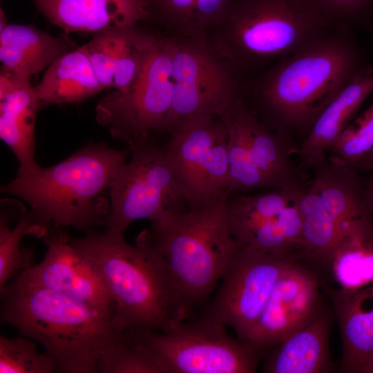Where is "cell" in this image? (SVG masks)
Here are the masks:
<instances>
[{
	"mask_svg": "<svg viewBox=\"0 0 373 373\" xmlns=\"http://www.w3.org/2000/svg\"><path fill=\"white\" fill-rule=\"evenodd\" d=\"M200 0H146L149 19L171 37H193V22Z\"/></svg>",
	"mask_w": 373,
	"mask_h": 373,
	"instance_id": "cell-31",
	"label": "cell"
},
{
	"mask_svg": "<svg viewBox=\"0 0 373 373\" xmlns=\"http://www.w3.org/2000/svg\"><path fill=\"white\" fill-rule=\"evenodd\" d=\"M173 93L170 41L158 32L136 82L124 93L114 90L101 99L95 108L96 120L132 149L166 132Z\"/></svg>",
	"mask_w": 373,
	"mask_h": 373,
	"instance_id": "cell-10",
	"label": "cell"
},
{
	"mask_svg": "<svg viewBox=\"0 0 373 373\" xmlns=\"http://www.w3.org/2000/svg\"><path fill=\"white\" fill-rule=\"evenodd\" d=\"M71 244L97 269L114 304L112 325L118 332L131 328L167 329L172 321L167 291L149 247L127 242L124 233L89 231Z\"/></svg>",
	"mask_w": 373,
	"mask_h": 373,
	"instance_id": "cell-6",
	"label": "cell"
},
{
	"mask_svg": "<svg viewBox=\"0 0 373 373\" xmlns=\"http://www.w3.org/2000/svg\"><path fill=\"white\" fill-rule=\"evenodd\" d=\"M292 261L241 247L200 316L231 327L237 338L245 341L278 280Z\"/></svg>",
	"mask_w": 373,
	"mask_h": 373,
	"instance_id": "cell-15",
	"label": "cell"
},
{
	"mask_svg": "<svg viewBox=\"0 0 373 373\" xmlns=\"http://www.w3.org/2000/svg\"><path fill=\"white\" fill-rule=\"evenodd\" d=\"M65 34H93L126 28L148 21L146 0H32Z\"/></svg>",
	"mask_w": 373,
	"mask_h": 373,
	"instance_id": "cell-18",
	"label": "cell"
},
{
	"mask_svg": "<svg viewBox=\"0 0 373 373\" xmlns=\"http://www.w3.org/2000/svg\"><path fill=\"white\" fill-rule=\"evenodd\" d=\"M372 44L373 45V32H372Z\"/></svg>",
	"mask_w": 373,
	"mask_h": 373,
	"instance_id": "cell-38",
	"label": "cell"
},
{
	"mask_svg": "<svg viewBox=\"0 0 373 373\" xmlns=\"http://www.w3.org/2000/svg\"><path fill=\"white\" fill-rule=\"evenodd\" d=\"M331 315L325 307L266 356V373H327L334 365L329 348Z\"/></svg>",
	"mask_w": 373,
	"mask_h": 373,
	"instance_id": "cell-22",
	"label": "cell"
},
{
	"mask_svg": "<svg viewBox=\"0 0 373 373\" xmlns=\"http://www.w3.org/2000/svg\"><path fill=\"white\" fill-rule=\"evenodd\" d=\"M322 265L336 287L356 289L373 284V221L368 211L349 223Z\"/></svg>",
	"mask_w": 373,
	"mask_h": 373,
	"instance_id": "cell-24",
	"label": "cell"
},
{
	"mask_svg": "<svg viewBox=\"0 0 373 373\" xmlns=\"http://www.w3.org/2000/svg\"><path fill=\"white\" fill-rule=\"evenodd\" d=\"M323 308L318 276L294 260L278 280L245 342L264 352L300 329Z\"/></svg>",
	"mask_w": 373,
	"mask_h": 373,
	"instance_id": "cell-16",
	"label": "cell"
},
{
	"mask_svg": "<svg viewBox=\"0 0 373 373\" xmlns=\"http://www.w3.org/2000/svg\"><path fill=\"white\" fill-rule=\"evenodd\" d=\"M97 367L102 373H166L157 358L128 330L100 349Z\"/></svg>",
	"mask_w": 373,
	"mask_h": 373,
	"instance_id": "cell-26",
	"label": "cell"
},
{
	"mask_svg": "<svg viewBox=\"0 0 373 373\" xmlns=\"http://www.w3.org/2000/svg\"><path fill=\"white\" fill-rule=\"evenodd\" d=\"M9 24L2 8L0 9V31L4 29Z\"/></svg>",
	"mask_w": 373,
	"mask_h": 373,
	"instance_id": "cell-37",
	"label": "cell"
},
{
	"mask_svg": "<svg viewBox=\"0 0 373 373\" xmlns=\"http://www.w3.org/2000/svg\"><path fill=\"white\" fill-rule=\"evenodd\" d=\"M342 339L340 370L361 373L373 355V284L356 289L326 288Z\"/></svg>",
	"mask_w": 373,
	"mask_h": 373,
	"instance_id": "cell-21",
	"label": "cell"
},
{
	"mask_svg": "<svg viewBox=\"0 0 373 373\" xmlns=\"http://www.w3.org/2000/svg\"><path fill=\"white\" fill-rule=\"evenodd\" d=\"M59 230L45 236L44 259L21 274L30 281L90 306L114 312V304L93 264Z\"/></svg>",
	"mask_w": 373,
	"mask_h": 373,
	"instance_id": "cell-17",
	"label": "cell"
},
{
	"mask_svg": "<svg viewBox=\"0 0 373 373\" xmlns=\"http://www.w3.org/2000/svg\"><path fill=\"white\" fill-rule=\"evenodd\" d=\"M168 37L173 84L169 133L189 117L219 115L240 94L242 81L204 37Z\"/></svg>",
	"mask_w": 373,
	"mask_h": 373,
	"instance_id": "cell-11",
	"label": "cell"
},
{
	"mask_svg": "<svg viewBox=\"0 0 373 373\" xmlns=\"http://www.w3.org/2000/svg\"><path fill=\"white\" fill-rule=\"evenodd\" d=\"M373 169V155L360 164L356 168L357 171H370Z\"/></svg>",
	"mask_w": 373,
	"mask_h": 373,
	"instance_id": "cell-35",
	"label": "cell"
},
{
	"mask_svg": "<svg viewBox=\"0 0 373 373\" xmlns=\"http://www.w3.org/2000/svg\"><path fill=\"white\" fill-rule=\"evenodd\" d=\"M169 134L164 146L190 206L230 194L228 133L218 115L189 117Z\"/></svg>",
	"mask_w": 373,
	"mask_h": 373,
	"instance_id": "cell-13",
	"label": "cell"
},
{
	"mask_svg": "<svg viewBox=\"0 0 373 373\" xmlns=\"http://www.w3.org/2000/svg\"><path fill=\"white\" fill-rule=\"evenodd\" d=\"M65 37H55L35 27L9 23L0 31L1 72L31 76L74 50Z\"/></svg>",
	"mask_w": 373,
	"mask_h": 373,
	"instance_id": "cell-23",
	"label": "cell"
},
{
	"mask_svg": "<svg viewBox=\"0 0 373 373\" xmlns=\"http://www.w3.org/2000/svg\"><path fill=\"white\" fill-rule=\"evenodd\" d=\"M48 231L38 225L30 214L25 211L16 225L11 229L8 218L1 213L0 220V289L3 288L19 270L29 267L32 253L21 247L25 235L45 236Z\"/></svg>",
	"mask_w": 373,
	"mask_h": 373,
	"instance_id": "cell-27",
	"label": "cell"
},
{
	"mask_svg": "<svg viewBox=\"0 0 373 373\" xmlns=\"http://www.w3.org/2000/svg\"><path fill=\"white\" fill-rule=\"evenodd\" d=\"M1 319L41 344L57 372H97V354L121 332L113 311L90 306L34 283L21 273L1 289Z\"/></svg>",
	"mask_w": 373,
	"mask_h": 373,
	"instance_id": "cell-5",
	"label": "cell"
},
{
	"mask_svg": "<svg viewBox=\"0 0 373 373\" xmlns=\"http://www.w3.org/2000/svg\"><path fill=\"white\" fill-rule=\"evenodd\" d=\"M40 109L30 78L0 73V138L16 156L20 169L37 164L35 123Z\"/></svg>",
	"mask_w": 373,
	"mask_h": 373,
	"instance_id": "cell-20",
	"label": "cell"
},
{
	"mask_svg": "<svg viewBox=\"0 0 373 373\" xmlns=\"http://www.w3.org/2000/svg\"><path fill=\"white\" fill-rule=\"evenodd\" d=\"M361 373H373V355L363 367Z\"/></svg>",
	"mask_w": 373,
	"mask_h": 373,
	"instance_id": "cell-36",
	"label": "cell"
},
{
	"mask_svg": "<svg viewBox=\"0 0 373 373\" xmlns=\"http://www.w3.org/2000/svg\"><path fill=\"white\" fill-rule=\"evenodd\" d=\"M226 327L200 316L172 321L163 331H128L157 358L166 373L255 372L263 352L231 337Z\"/></svg>",
	"mask_w": 373,
	"mask_h": 373,
	"instance_id": "cell-7",
	"label": "cell"
},
{
	"mask_svg": "<svg viewBox=\"0 0 373 373\" xmlns=\"http://www.w3.org/2000/svg\"><path fill=\"white\" fill-rule=\"evenodd\" d=\"M224 195L152 222L136 241L152 251L169 297L172 321L207 303L242 245L232 236Z\"/></svg>",
	"mask_w": 373,
	"mask_h": 373,
	"instance_id": "cell-2",
	"label": "cell"
},
{
	"mask_svg": "<svg viewBox=\"0 0 373 373\" xmlns=\"http://www.w3.org/2000/svg\"><path fill=\"white\" fill-rule=\"evenodd\" d=\"M135 25L124 29L115 62L113 89L128 90L142 73L157 32Z\"/></svg>",
	"mask_w": 373,
	"mask_h": 373,
	"instance_id": "cell-28",
	"label": "cell"
},
{
	"mask_svg": "<svg viewBox=\"0 0 373 373\" xmlns=\"http://www.w3.org/2000/svg\"><path fill=\"white\" fill-rule=\"evenodd\" d=\"M333 26H373V0H309Z\"/></svg>",
	"mask_w": 373,
	"mask_h": 373,
	"instance_id": "cell-33",
	"label": "cell"
},
{
	"mask_svg": "<svg viewBox=\"0 0 373 373\" xmlns=\"http://www.w3.org/2000/svg\"><path fill=\"white\" fill-rule=\"evenodd\" d=\"M370 176L363 188V200L365 207L373 221V169L370 171Z\"/></svg>",
	"mask_w": 373,
	"mask_h": 373,
	"instance_id": "cell-34",
	"label": "cell"
},
{
	"mask_svg": "<svg viewBox=\"0 0 373 373\" xmlns=\"http://www.w3.org/2000/svg\"><path fill=\"white\" fill-rule=\"evenodd\" d=\"M124 29L93 34L84 44L93 71L104 90L113 88L116 58Z\"/></svg>",
	"mask_w": 373,
	"mask_h": 373,
	"instance_id": "cell-32",
	"label": "cell"
},
{
	"mask_svg": "<svg viewBox=\"0 0 373 373\" xmlns=\"http://www.w3.org/2000/svg\"><path fill=\"white\" fill-rule=\"evenodd\" d=\"M302 191L274 189L252 195L229 194L226 210L232 236L242 246L300 260L303 241L298 200Z\"/></svg>",
	"mask_w": 373,
	"mask_h": 373,
	"instance_id": "cell-14",
	"label": "cell"
},
{
	"mask_svg": "<svg viewBox=\"0 0 373 373\" xmlns=\"http://www.w3.org/2000/svg\"><path fill=\"white\" fill-rule=\"evenodd\" d=\"M373 93V66L366 64L316 118L299 148L301 164L314 169L327 161L326 151Z\"/></svg>",
	"mask_w": 373,
	"mask_h": 373,
	"instance_id": "cell-19",
	"label": "cell"
},
{
	"mask_svg": "<svg viewBox=\"0 0 373 373\" xmlns=\"http://www.w3.org/2000/svg\"><path fill=\"white\" fill-rule=\"evenodd\" d=\"M331 163L353 169L373 155V102L328 149Z\"/></svg>",
	"mask_w": 373,
	"mask_h": 373,
	"instance_id": "cell-29",
	"label": "cell"
},
{
	"mask_svg": "<svg viewBox=\"0 0 373 373\" xmlns=\"http://www.w3.org/2000/svg\"><path fill=\"white\" fill-rule=\"evenodd\" d=\"M57 372L53 358L40 352L28 337L0 336L1 373H52Z\"/></svg>",
	"mask_w": 373,
	"mask_h": 373,
	"instance_id": "cell-30",
	"label": "cell"
},
{
	"mask_svg": "<svg viewBox=\"0 0 373 373\" xmlns=\"http://www.w3.org/2000/svg\"><path fill=\"white\" fill-rule=\"evenodd\" d=\"M130 150L109 189L108 233H124L136 220L153 222L190 206L164 145L153 140Z\"/></svg>",
	"mask_w": 373,
	"mask_h": 373,
	"instance_id": "cell-9",
	"label": "cell"
},
{
	"mask_svg": "<svg viewBox=\"0 0 373 373\" xmlns=\"http://www.w3.org/2000/svg\"><path fill=\"white\" fill-rule=\"evenodd\" d=\"M367 63L353 30L336 26L304 49L244 79L240 95L273 131L287 137L306 135L326 106Z\"/></svg>",
	"mask_w": 373,
	"mask_h": 373,
	"instance_id": "cell-1",
	"label": "cell"
},
{
	"mask_svg": "<svg viewBox=\"0 0 373 373\" xmlns=\"http://www.w3.org/2000/svg\"><path fill=\"white\" fill-rule=\"evenodd\" d=\"M41 108L50 105L80 102L103 90L84 45L66 53L47 68L35 86Z\"/></svg>",
	"mask_w": 373,
	"mask_h": 373,
	"instance_id": "cell-25",
	"label": "cell"
},
{
	"mask_svg": "<svg viewBox=\"0 0 373 373\" xmlns=\"http://www.w3.org/2000/svg\"><path fill=\"white\" fill-rule=\"evenodd\" d=\"M334 27L309 0H231L202 37L242 82Z\"/></svg>",
	"mask_w": 373,
	"mask_h": 373,
	"instance_id": "cell-4",
	"label": "cell"
},
{
	"mask_svg": "<svg viewBox=\"0 0 373 373\" xmlns=\"http://www.w3.org/2000/svg\"><path fill=\"white\" fill-rule=\"evenodd\" d=\"M130 153L128 147L89 144L53 166L19 169L1 192L28 203L34 221L47 231L103 226L110 207L106 193Z\"/></svg>",
	"mask_w": 373,
	"mask_h": 373,
	"instance_id": "cell-3",
	"label": "cell"
},
{
	"mask_svg": "<svg viewBox=\"0 0 373 373\" xmlns=\"http://www.w3.org/2000/svg\"><path fill=\"white\" fill-rule=\"evenodd\" d=\"M227 133L228 190L298 192L304 188L291 157L288 137L265 126L240 94L218 115Z\"/></svg>",
	"mask_w": 373,
	"mask_h": 373,
	"instance_id": "cell-8",
	"label": "cell"
},
{
	"mask_svg": "<svg viewBox=\"0 0 373 373\" xmlns=\"http://www.w3.org/2000/svg\"><path fill=\"white\" fill-rule=\"evenodd\" d=\"M314 178L299 195L303 258L322 264L349 223L367 212L358 171L328 160L313 169Z\"/></svg>",
	"mask_w": 373,
	"mask_h": 373,
	"instance_id": "cell-12",
	"label": "cell"
}]
</instances>
